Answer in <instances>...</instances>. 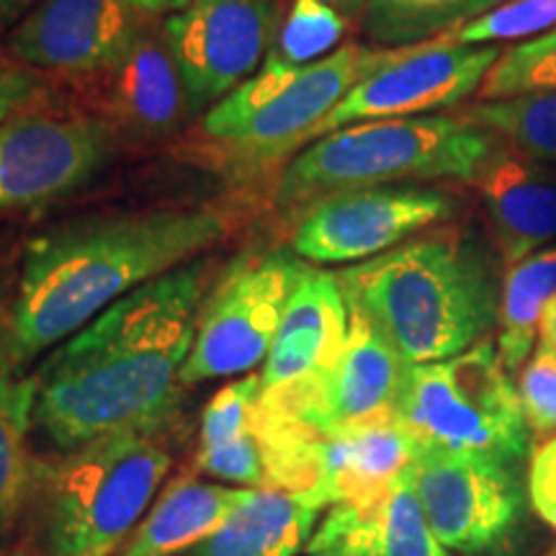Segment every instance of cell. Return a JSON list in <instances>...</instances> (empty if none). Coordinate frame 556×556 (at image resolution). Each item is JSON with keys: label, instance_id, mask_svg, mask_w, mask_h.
<instances>
[{"label": "cell", "instance_id": "6da1fadb", "mask_svg": "<svg viewBox=\"0 0 556 556\" xmlns=\"http://www.w3.org/2000/svg\"><path fill=\"white\" fill-rule=\"evenodd\" d=\"M208 278L206 261L186 263L54 348L34 374V422L65 451L124 430H155L176 405Z\"/></svg>", "mask_w": 556, "mask_h": 556}, {"label": "cell", "instance_id": "7a4b0ae2", "mask_svg": "<svg viewBox=\"0 0 556 556\" xmlns=\"http://www.w3.org/2000/svg\"><path fill=\"white\" fill-rule=\"evenodd\" d=\"M227 232L229 217L217 206H160L80 217L37 235L24 248L0 368L16 374Z\"/></svg>", "mask_w": 556, "mask_h": 556}, {"label": "cell", "instance_id": "3957f363", "mask_svg": "<svg viewBox=\"0 0 556 556\" xmlns=\"http://www.w3.org/2000/svg\"><path fill=\"white\" fill-rule=\"evenodd\" d=\"M336 278L348 309L409 366L454 358L497 328L503 281L486 248L464 232L417 238Z\"/></svg>", "mask_w": 556, "mask_h": 556}, {"label": "cell", "instance_id": "277c9868", "mask_svg": "<svg viewBox=\"0 0 556 556\" xmlns=\"http://www.w3.org/2000/svg\"><path fill=\"white\" fill-rule=\"evenodd\" d=\"M500 137L454 116H407L351 124L315 139L291 160L278 184L281 204H304L336 191L407 180H471Z\"/></svg>", "mask_w": 556, "mask_h": 556}, {"label": "cell", "instance_id": "5b68a950", "mask_svg": "<svg viewBox=\"0 0 556 556\" xmlns=\"http://www.w3.org/2000/svg\"><path fill=\"white\" fill-rule=\"evenodd\" d=\"M405 47L343 45L312 65H289L268 52L255 75L204 116V135L245 163L261 165L299 150L340 101L394 62Z\"/></svg>", "mask_w": 556, "mask_h": 556}, {"label": "cell", "instance_id": "8992f818", "mask_svg": "<svg viewBox=\"0 0 556 556\" xmlns=\"http://www.w3.org/2000/svg\"><path fill=\"white\" fill-rule=\"evenodd\" d=\"M394 417L420 448L516 467L531 443L513 374L490 338L454 358L409 366Z\"/></svg>", "mask_w": 556, "mask_h": 556}, {"label": "cell", "instance_id": "52a82bcc", "mask_svg": "<svg viewBox=\"0 0 556 556\" xmlns=\"http://www.w3.org/2000/svg\"><path fill=\"white\" fill-rule=\"evenodd\" d=\"M173 464L155 430L83 443L54 469L47 541L54 556H109L142 523Z\"/></svg>", "mask_w": 556, "mask_h": 556}, {"label": "cell", "instance_id": "ba28073f", "mask_svg": "<svg viewBox=\"0 0 556 556\" xmlns=\"http://www.w3.org/2000/svg\"><path fill=\"white\" fill-rule=\"evenodd\" d=\"M304 266L294 250L248 253L229 263L204 299L180 387L250 374L263 364Z\"/></svg>", "mask_w": 556, "mask_h": 556}, {"label": "cell", "instance_id": "9c48e42d", "mask_svg": "<svg viewBox=\"0 0 556 556\" xmlns=\"http://www.w3.org/2000/svg\"><path fill=\"white\" fill-rule=\"evenodd\" d=\"M430 531L448 552L495 556L523 523V486L516 467L479 456L417 448L407 469Z\"/></svg>", "mask_w": 556, "mask_h": 556}, {"label": "cell", "instance_id": "30bf717a", "mask_svg": "<svg viewBox=\"0 0 556 556\" xmlns=\"http://www.w3.org/2000/svg\"><path fill=\"white\" fill-rule=\"evenodd\" d=\"M454 199L420 186H371L336 191L304 206L291 250L309 266L364 263L454 214Z\"/></svg>", "mask_w": 556, "mask_h": 556}, {"label": "cell", "instance_id": "8fae6325", "mask_svg": "<svg viewBox=\"0 0 556 556\" xmlns=\"http://www.w3.org/2000/svg\"><path fill=\"white\" fill-rule=\"evenodd\" d=\"M497 45L464 47L454 34L405 47L397 60L361 80L336 109L309 131L304 144L351 124L407 119L435 109H448L479 93L500 58Z\"/></svg>", "mask_w": 556, "mask_h": 556}, {"label": "cell", "instance_id": "7c38bea8", "mask_svg": "<svg viewBox=\"0 0 556 556\" xmlns=\"http://www.w3.org/2000/svg\"><path fill=\"white\" fill-rule=\"evenodd\" d=\"M191 109H212L258 73L276 34L274 0H189L163 24Z\"/></svg>", "mask_w": 556, "mask_h": 556}, {"label": "cell", "instance_id": "4fadbf2b", "mask_svg": "<svg viewBox=\"0 0 556 556\" xmlns=\"http://www.w3.org/2000/svg\"><path fill=\"white\" fill-rule=\"evenodd\" d=\"M409 364L358 312H351L343 351L328 371L289 397H263L319 435L392 417Z\"/></svg>", "mask_w": 556, "mask_h": 556}, {"label": "cell", "instance_id": "5bb4252c", "mask_svg": "<svg viewBox=\"0 0 556 556\" xmlns=\"http://www.w3.org/2000/svg\"><path fill=\"white\" fill-rule=\"evenodd\" d=\"M109 124L21 114L0 124V212L65 197L106 163Z\"/></svg>", "mask_w": 556, "mask_h": 556}, {"label": "cell", "instance_id": "9a60e30c", "mask_svg": "<svg viewBox=\"0 0 556 556\" xmlns=\"http://www.w3.org/2000/svg\"><path fill=\"white\" fill-rule=\"evenodd\" d=\"M144 16L127 0H41L13 26L9 52L54 73H109L148 29Z\"/></svg>", "mask_w": 556, "mask_h": 556}, {"label": "cell", "instance_id": "2e32d148", "mask_svg": "<svg viewBox=\"0 0 556 556\" xmlns=\"http://www.w3.org/2000/svg\"><path fill=\"white\" fill-rule=\"evenodd\" d=\"M351 309L336 274L304 266L263 361V397H289L323 377L343 351Z\"/></svg>", "mask_w": 556, "mask_h": 556}, {"label": "cell", "instance_id": "e0dca14e", "mask_svg": "<svg viewBox=\"0 0 556 556\" xmlns=\"http://www.w3.org/2000/svg\"><path fill=\"white\" fill-rule=\"evenodd\" d=\"M505 270L556 240V173L500 139L471 180Z\"/></svg>", "mask_w": 556, "mask_h": 556}, {"label": "cell", "instance_id": "ac0fdd59", "mask_svg": "<svg viewBox=\"0 0 556 556\" xmlns=\"http://www.w3.org/2000/svg\"><path fill=\"white\" fill-rule=\"evenodd\" d=\"M309 556H454L430 531L409 477L364 503L330 507L307 544Z\"/></svg>", "mask_w": 556, "mask_h": 556}, {"label": "cell", "instance_id": "d6986e66", "mask_svg": "<svg viewBox=\"0 0 556 556\" xmlns=\"http://www.w3.org/2000/svg\"><path fill=\"white\" fill-rule=\"evenodd\" d=\"M417 448L415 438L394 415L323 435L319 482L307 497L323 510L379 497L407 475Z\"/></svg>", "mask_w": 556, "mask_h": 556}, {"label": "cell", "instance_id": "ffe728a7", "mask_svg": "<svg viewBox=\"0 0 556 556\" xmlns=\"http://www.w3.org/2000/svg\"><path fill=\"white\" fill-rule=\"evenodd\" d=\"M109 101L124 124L144 135L173 131L193 111L163 29H144L109 70Z\"/></svg>", "mask_w": 556, "mask_h": 556}, {"label": "cell", "instance_id": "44dd1931", "mask_svg": "<svg viewBox=\"0 0 556 556\" xmlns=\"http://www.w3.org/2000/svg\"><path fill=\"white\" fill-rule=\"evenodd\" d=\"M255 490L232 484H212L199 479L173 482L148 516L122 556H180L217 533L240 507L253 500Z\"/></svg>", "mask_w": 556, "mask_h": 556}, {"label": "cell", "instance_id": "7402d4cb", "mask_svg": "<svg viewBox=\"0 0 556 556\" xmlns=\"http://www.w3.org/2000/svg\"><path fill=\"white\" fill-rule=\"evenodd\" d=\"M319 510L302 492L255 490L217 533L180 556H296L307 548Z\"/></svg>", "mask_w": 556, "mask_h": 556}, {"label": "cell", "instance_id": "603a6c76", "mask_svg": "<svg viewBox=\"0 0 556 556\" xmlns=\"http://www.w3.org/2000/svg\"><path fill=\"white\" fill-rule=\"evenodd\" d=\"M556 296V242L536 250L507 268L503 276L497 315V353L503 366L516 374L531 356L539 336L541 312Z\"/></svg>", "mask_w": 556, "mask_h": 556}, {"label": "cell", "instance_id": "cb8c5ba5", "mask_svg": "<svg viewBox=\"0 0 556 556\" xmlns=\"http://www.w3.org/2000/svg\"><path fill=\"white\" fill-rule=\"evenodd\" d=\"M507 0H366L361 26L377 47H413L454 34Z\"/></svg>", "mask_w": 556, "mask_h": 556}, {"label": "cell", "instance_id": "d4e9b609", "mask_svg": "<svg viewBox=\"0 0 556 556\" xmlns=\"http://www.w3.org/2000/svg\"><path fill=\"white\" fill-rule=\"evenodd\" d=\"M37 405V377H16L0 368V528L9 523L29 477L26 438Z\"/></svg>", "mask_w": 556, "mask_h": 556}, {"label": "cell", "instance_id": "484cf974", "mask_svg": "<svg viewBox=\"0 0 556 556\" xmlns=\"http://www.w3.org/2000/svg\"><path fill=\"white\" fill-rule=\"evenodd\" d=\"M462 119L492 131L539 163L556 165V96L552 93L482 101L464 111Z\"/></svg>", "mask_w": 556, "mask_h": 556}, {"label": "cell", "instance_id": "4316f807", "mask_svg": "<svg viewBox=\"0 0 556 556\" xmlns=\"http://www.w3.org/2000/svg\"><path fill=\"white\" fill-rule=\"evenodd\" d=\"M556 96V31L520 41L500 52L479 88L482 101L516 99V96Z\"/></svg>", "mask_w": 556, "mask_h": 556}, {"label": "cell", "instance_id": "83f0119b", "mask_svg": "<svg viewBox=\"0 0 556 556\" xmlns=\"http://www.w3.org/2000/svg\"><path fill=\"white\" fill-rule=\"evenodd\" d=\"M348 18L332 9L328 0H294L276 41V58L289 65H312L336 52L343 39Z\"/></svg>", "mask_w": 556, "mask_h": 556}, {"label": "cell", "instance_id": "f1b7e54d", "mask_svg": "<svg viewBox=\"0 0 556 556\" xmlns=\"http://www.w3.org/2000/svg\"><path fill=\"white\" fill-rule=\"evenodd\" d=\"M548 31H556V0H507L454 31V41L464 47H486L497 41H528Z\"/></svg>", "mask_w": 556, "mask_h": 556}, {"label": "cell", "instance_id": "f546056e", "mask_svg": "<svg viewBox=\"0 0 556 556\" xmlns=\"http://www.w3.org/2000/svg\"><path fill=\"white\" fill-rule=\"evenodd\" d=\"M263 387L261 374H248L240 381H232L208 402L201 415V446L212 448L229 441L248 428L255 407L261 405Z\"/></svg>", "mask_w": 556, "mask_h": 556}, {"label": "cell", "instance_id": "4dcf8cb0", "mask_svg": "<svg viewBox=\"0 0 556 556\" xmlns=\"http://www.w3.org/2000/svg\"><path fill=\"white\" fill-rule=\"evenodd\" d=\"M518 394L528 428L539 435H556V353L552 348L536 345L520 374Z\"/></svg>", "mask_w": 556, "mask_h": 556}, {"label": "cell", "instance_id": "1f68e13d", "mask_svg": "<svg viewBox=\"0 0 556 556\" xmlns=\"http://www.w3.org/2000/svg\"><path fill=\"white\" fill-rule=\"evenodd\" d=\"M528 503L556 531V435L539 446L528 469Z\"/></svg>", "mask_w": 556, "mask_h": 556}, {"label": "cell", "instance_id": "d6a6232c", "mask_svg": "<svg viewBox=\"0 0 556 556\" xmlns=\"http://www.w3.org/2000/svg\"><path fill=\"white\" fill-rule=\"evenodd\" d=\"M41 83L21 67L0 65V124L13 116L29 114L34 103L41 101Z\"/></svg>", "mask_w": 556, "mask_h": 556}, {"label": "cell", "instance_id": "836d02e7", "mask_svg": "<svg viewBox=\"0 0 556 556\" xmlns=\"http://www.w3.org/2000/svg\"><path fill=\"white\" fill-rule=\"evenodd\" d=\"M539 343L552 348L556 353V296L546 304L544 312H541V323H539Z\"/></svg>", "mask_w": 556, "mask_h": 556}, {"label": "cell", "instance_id": "e575fe53", "mask_svg": "<svg viewBox=\"0 0 556 556\" xmlns=\"http://www.w3.org/2000/svg\"><path fill=\"white\" fill-rule=\"evenodd\" d=\"M131 9L148 13V16H157V13H178L180 9H186L189 0H127Z\"/></svg>", "mask_w": 556, "mask_h": 556}, {"label": "cell", "instance_id": "d590c367", "mask_svg": "<svg viewBox=\"0 0 556 556\" xmlns=\"http://www.w3.org/2000/svg\"><path fill=\"white\" fill-rule=\"evenodd\" d=\"M29 5L31 0H0V31L11 29L13 24H21Z\"/></svg>", "mask_w": 556, "mask_h": 556}, {"label": "cell", "instance_id": "8d00e7d4", "mask_svg": "<svg viewBox=\"0 0 556 556\" xmlns=\"http://www.w3.org/2000/svg\"><path fill=\"white\" fill-rule=\"evenodd\" d=\"M328 3L343 18H361V16H364V9H366V0H328Z\"/></svg>", "mask_w": 556, "mask_h": 556}, {"label": "cell", "instance_id": "74e56055", "mask_svg": "<svg viewBox=\"0 0 556 556\" xmlns=\"http://www.w3.org/2000/svg\"><path fill=\"white\" fill-rule=\"evenodd\" d=\"M552 556H556V554H552Z\"/></svg>", "mask_w": 556, "mask_h": 556}]
</instances>
